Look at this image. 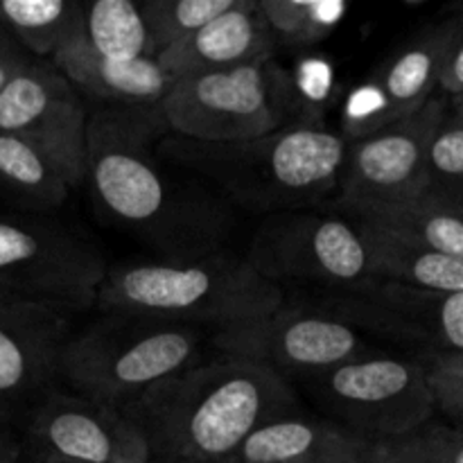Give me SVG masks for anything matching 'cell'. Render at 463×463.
<instances>
[{
  "label": "cell",
  "mask_w": 463,
  "mask_h": 463,
  "mask_svg": "<svg viewBox=\"0 0 463 463\" xmlns=\"http://www.w3.org/2000/svg\"><path fill=\"white\" fill-rule=\"evenodd\" d=\"M167 131L161 107L89 109L86 179L109 220L152 240L165 258L215 251V213L172 184L158 154Z\"/></svg>",
  "instance_id": "cell-1"
},
{
  "label": "cell",
  "mask_w": 463,
  "mask_h": 463,
  "mask_svg": "<svg viewBox=\"0 0 463 463\" xmlns=\"http://www.w3.org/2000/svg\"><path fill=\"white\" fill-rule=\"evenodd\" d=\"M297 410L269 369L233 357L197 362L125 407L154 463H224L262 423Z\"/></svg>",
  "instance_id": "cell-2"
},
{
  "label": "cell",
  "mask_w": 463,
  "mask_h": 463,
  "mask_svg": "<svg viewBox=\"0 0 463 463\" xmlns=\"http://www.w3.org/2000/svg\"><path fill=\"white\" fill-rule=\"evenodd\" d=\"M158 154L213 179L244 206L283 213L312 206L339 188L348 136L301 120L242 143L176 138Z\"/></svg>",
  "instance_id": "cell-3"
},
{
  "label": "cell",
  "mask_w": 463,
  "mask_h": 463,
  "mask_svg": "<svg viewBox=\"0 0 463 463\" xmlns=\"http://www.w3.org/2000/svg\"><path fill=\"white\" fill-rule=\"evenodd\" d=\"M95 306L197 328L213 326L217 333L271 315L285 306V292L283 285L258 274L247 258L211 251L113 267Z\"/></svg>",
  "instance_id": "cell-4"
},
{
  "label": "cell",
  "mask_w": 463,
  "mask_h": 463,
  "mask_svg": "<svg viewBox=\"0 0 463 463\" xmlns=\"http://www.w3.org/2000/svg\"><path fill=\"white\" fill-rule=\"evenodd\" d=\"M202 328L156 317L104 312L75 330L59 360L68 392L125 410L161 380L197 364Z\"/></svg>",
  "instance_id": "cell-5"
},
{
  "label": "cell",
  "mask_w": 463,
  "mask_h": 463,
  "mask_svg": "<svg viewBox=\"0 0 463 463\" xmlns=\"http://www.w3.org/2000/svg\"><path fill=\"white\" fill-rule=\"evenodd\" d=\"M167 129L197 143H242L288 125V77L271 61L176 80L158 104Z\"/></svg>",
  "instance_id": "cell-6"
},
{
  "label": "cell",
  "mask_w": 463,
  "mask_h": 463,
  "mask_svg": "<svg viewBox=\"0 0 463 463\" xmlns=\"http://www.w3.org/2000/svg\"><path fill=\"white\" fill-rule=\"evenodd\" d=\"M326 419L371 441L419 432L437 414L423 360L371 351L307 380Z\"/></svg>",
  "instance_id": "cell-7"
},
{
  "label": "cell",
  "mask_w": 463,
  "mask_h": 463,
  "mask_svg": "<svg viewBox=\"0 0 463 463\" xmlns=\"http://www.w3.org/2000/svg\"><path fill=\"white\" fill-rule=\"evenodd\" d=\"M247 260L276 285L298 280L355 294L378 283L357 222L307 208L269 213L256 229Z\"/></svg>",
  "instance_id": "cell-8"
},
{
  "label": "cell",
  "mask_w": 463,
  "mask_h": 463,
  "mask_svg": "<svg viewBox=\"0 0 463 463\" xmlns=\"http://www.w3.org/2000/svg\"><path fill=\"white\" fill-rule=\"evenodd\" d=\"M213 346L222 357L251 362L289 384L307 383L373 351L364 330L330 303L294 310L280 306L262 319L217 330Z\"/></svg>",
  "instance_id": "cell-9"
},
{
  "label": "cell",
  "mask_w": 463,
  "mask_h": 463,
  "mask_svg": "<svg viewBox=\"0 0 463 463\" xmlns=\"http://www.w3.org/2000/svg\"><path fill=\"white\" fill-rule=\"evenodd\" d=\"M107 271L89 240L45 222L0 217V289L14 301L86 310Z\"/></svg>",
  "instance_id": "cell-10"
},
{
  "label": "cell",
  "mask_w": 463,
  "mask_h": 463,
  "mask_svg": "<svg viewBox=\"0 0 463 463\" xmlns=\"http://www.w3.org/2000/svg\"><path fill=\"white\" fill-rule=\"evenodd\" d=\"M443 120L446 107L439 98H430L410 116L348 138L337 188V203L346 217L392 206L428 190L430 140Z\"/></svg>",
  "instance_id": "cell-11"
},
{
  "label": "cell",
  "mask_w": 463,
  "mask_h": 463,
  "mask_svg": "<svg viewBox=\"0 0 463 463\" xmlns=\"http://www.w3.org/2000/svg\"><path fill=\"white\" fill-rule=\"evenodd\" d=\"M0 134L30 140L71 190L84 184L89 109L80 90L43 59H32L0 90Z\"/></svg>",
  "instance_id": "cell-12"
},
{
  "label": "cell",
  "mask_w": 463,
  "mask_h": 463,
  "mask_svg": "<svg viewBox=\"0 0 463 463\" xmlns=\"http://www.w3.org/2000/svg\"><path fill=\"white\" fill-rule=\"evenodd\" d=\"M27 439L39 463H154L125 411L71 392L41 401Z\"/></svg>",
  "instance_id": "cell-13"
},
{
  "label": "cell",
  "mask_w": 463,
  "mask_h": 463,
  "mask_svg": "<svg viewBox=\"0 0 463 463\" xmlns=\"http://www.w3.org/2000/svg\"><path fill=\"white\" fill-rule=\"evenodd\" d=\"M333 307L362 330L420 344L430 353L463 355V292H428L378 280Z\"/></svg>",
  "instance_id": "cell-14"
},
{
  "label": "cell",
  "mask_w": 463,
  "mask_h": 463,
  "mask_svg": "<svg viewBox=\"0 0 463 463\" xmlns=\"http://www.w3.org/2000/svg\"><path fill=\"white\" fill-rule=\"evenodd\" d=\"M75 310L0 298V405L32 398L59 378Z\"/></svg>",
  "instance_id": "cell-15"
},
{
  "label": "cell",
  "mask_w": 463,
  "mask_h": 463,
  "mask_svg": "<svg viewBox=\"0 0 463 463\" xmlns=\"http://www.w3.org/2000/svg\"><path fill=\"white\" fill-rule=\"evenodd\" d=\"M463 30V16L448 18L402 45L366 89V118L353 138L405 118L434 98L448 57Z\"/></svg>",
  "instance_id": "cell-16"
},
{
  "label": "cell",
  "mask_w": 463,
  "mask_h": 463,
  "mask_svg": "<svg viewBox=\"0 0 463 463\" xmlns=\"http://www.w3.org/2000/svg\"><path fill=\"white\" fill-rule=\"evenodd\" d=\"M274 50L276 39L258 14L256 0H235L224 14L156 54V61L176 81L202 72L271 61Z\"/></svg>",
  "instance_id": "cell-17"
},
{
  "label": "cell",
  "mask_w": 463,
  "mask_h": 463,
  "mask_svg": "<svg viewBox=\"0 0 463 463\" xmlns=\"http://www.w3.org/2000/svg\"><path fill=\"white\" fill-rule=\"evenodd\" d=\"M371 439L292 410L267 420L224 463H366Z\"/></svg>",
  "instance_id": "cell-18"
},
{
  "label": "cell",
  "mask_w": 463,
  "mask_h": 463,
  "mask_svg": "<svg viewBox=\"0 0 463 463\" xmlns=\"http://www.w3.org/2000/svg\"><path fill=\"white\" fill-rule=\"evenodd\" d=\"M50 66L81 95L116 107H158L175 84L156 59L118 61L95 52L81 36L80 25L50 57Z\"/></svg>",
  "instance_id": "cell-19"
},
{
  "label": "cell",
  "mask_w": 463,
  "mask_h": 463,
  "mask_svg": "<svg viewBox=\"0 0 463 463\" xmlns=\"http://www.w3.org/2000/svg\"><path fill=\"white\" fill-rule=\"evenodd\" d=\"M355 222L375 280L428 292H463V260L432 251L373 222Z\"/></svg>",
  "instance_id": "cell-20"
},
{
  "label": "cell",
  "mask_w": 463,
  "mask_h": 463,
  "mask_svg": "<svg viewBox=\"0 0 463 463\" xmlns=\"http://www.w3.org/2000/svg\"><path fill=\"white\" fill-rule=\"evenodd\" d=\"M443 256L463 260V199L434 185L416 197L355 215Z\"/></svg>",
  "instance_id": "cell-21"
},
{
  "label": "cell",
  "mask_w": 463,
  "mask_h": 463,
  "mask_svg": "<svg viewBox=\"0 0 463 463\" xmlns=\"http://www.w3.org/2000/svg\"><path fill=\"white\" fill-rule=\"evenodd\" d=\"M77 0H0V27L34 59H50L80 25Z\"/></svg>",
  "instance_id": "cell-22"
},
{
  "label": "cell",
  "mask_w": 463,
  "mask_h": 463,
  "mask_svg": "<svg viewBox=\"0 0 463 463\" xmlns=\"http://www.w3.org/2000/svg\"><path fill=\"white\" fill-rule=\"evenodd\" d=\"M80 32L95 52L118 61L154 59L140 5L131 0H98L80 9Z\"/></svg>",
  "instance_id": "cell-23"
},
{
  "label": "cell",
  "mask_w": 463,
  "mask_h": 463,
  "mask_svg": "<svg viewBox=\"0 0 463 463\" xmlns=\"http://www.w3.org/2000/svg\"><path fill=\"white\" fill-rule=\"evenodd\" d=\"M0 185L39 211H52L68 199V184L39 147L21 136L0 134Z\"/></svg>",
  "instance_id": "cell-24"
},
{
  "label": "cell",
  "mask_w": 463,
  "mask_h": 463,
  "mask_svg": "<svg viewBox=\"0 0 463 463\" xmlns=\"http://www.w3.org/2000/svg\"><path fill=\"white\" fill-rule=\"evenodd\" d=\"M256 7L271 36L289 45L321 43L348 12L344 0H256Z\"/></svg>",
  "instance_id": "cell-25"
},
{
  "label": "cell",
  "mask_w": 463,
  "mask_h": 463,
  "mask_svg": "<svg viewBox=\"0 0 463 463\" xmlns=\"http://www.w3.org/2000/svg\"><path fill=\"white\" fill-rule=\"evenodd\" d=\"M235 0H145L140 5L154 59L231 9Z\"/></svg>",
  "instance_id": "cell-26"
},
{
  "label": "cell",
  "mask_w": 463,
  "mask_h": 463,
  "mask_svg": "<svg viewBox=\"0 0 463 463\" xmlns=\"http://www.w3.org/2000/svg\"><path fill=\"white\" fill-rule=\"evenodd\" d=\"M423 364L437 411L463 428V355L430 353Z\"/></svg>",
  "instance_id": "cell-27"
},
{
  "label": "cell",
  "mask_w": 463,
  "mask_h": 463,
  "mask_svg": "<svg viewBox=\"0 0 463 463\" xmlns=\"http://www.w3.org/2000/svg\"><path fill=\"white\" fill-rule=\"evenodd\" d=\"M430 185L463 184V122L450 118L439 125L428 149Z\"/></svg>",
  "instance_id": "cell-28"
},
{
  "label": "cell",
  "mask_w": 463,
  "mask_h": 463,
  "mask_svg": "<svg viewBox=\"0 0 463 463\" xmlns=\"http://www.w3.org/2000/svg\"><path fill=\"white\" fill-rule=\"evenodd\" d=\"M402 439L420 463H463L461 425L428 423L419 432Z\"/></svg>",
  "instance_id": "cell-29"
},
{
  "label": "cell",
  "mask_w": 463,
  "mask_h": 463,
  "mask_svg": "<svg viewBox=\"0 0 463 463\" xmlns=\"http://www.w3.org/2000/svg\"><path fill=\"white\" fill-rule=\"evenodd\" d=\"M32 54H27L7 32L0 27V90L32 61Z\"/></svg>",
  "instance_id": "cell-30"
},
{
  "label": "cell",
  "mask_w": 463,
  "mask_h": 463,
  "mask_svg": "<svg viewBox=\"0 0 463 463\" xmlns=\"http://www.w3.org/2000/svg\"><path fill=\"white\" fill-rule=\"evenodd\" d=\"M366 463H420V459L407 448L405 439H389L373 441Z\"/></svg>",
  "instance_id": "cell-31"
},
{
  "label": "cell",
  "mask_w": 463,
  "mask_h": 463,
  "mask_svg": "<svg viewBox=\"0 0 463 463\" xmlns=\"http://www.w3.org/2000/svg\"><path fill=\"white\" fill-rule=\"evenodd\" d=\"M439 89L446 90L452 98L463 95V30L459 39H457L455 48H452L450 57H448L441 77H439Z\"/></svg>",
  "instance_id": "cell-32"
},
{
  "label": "cell",
  "mask_w": 463,
  "mask_h": 463,
  "mask_svg": "<svg viewBox=\"0 0 463 463\" xmlns=\"http://www.w3.org/2000/svg\"><path fill=\"white\" fill-rule=\"evenodd\" d=\"M18 457H21V441L0 420V463H16Z\"/></svg>",
  "instance_id": "cell-33"
},
{
  "label": "cell",
  "mask_w": 463,
  "mask_h": 463,
  "mask_svg": "<svg viewBox=\"0 0 463 463\" xmlns=\"http://www.w3.org/2000/svg\"><path fill=\"white\" fill-rule=\"evenodd\" d=\"M455 120L463 122V95L455 98Z\"/></svg>",
  "instance_id": "cell-34"
},
{
  "label": "cell",
  "mask_w": 463,
  "mask_h": 463,
  "mask_svg": "<svg viewBox=\"0 0 463 463\" xmlns=\"http://www.w3.org/2000/svg\"><path fill=\"white\" fill-rule=\"evenodd\" d=\"M5 414H7V407H5V405H0V420L5 419Z\"/></svg>",
  "instance_id": "cell-35"
},
{
  "label": "cell",
  "mask_w": 463,
  "mask_h": 463,
  "mask_svg": "<svg viewBox=\"0 0 463 463\" xmlns=\"http://www.w3.org/2000/svg\"><path fill=\"white\" fill-rule=\"evenodd\" d=\"M0 298H9V297H7V294H5V292H3V289H0ZM9 301H14V298H9Z\"/></svg>",
  "instance_id": "cell-36"
}]
</instances>
